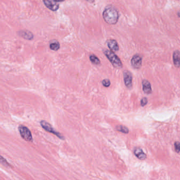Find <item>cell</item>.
Listing matches in <instances>:
<instances>
[{"instance_id": "1", "label": "cell", "mask_w": 180, "mask_h": 180, "mask_svg": "<svg viewBox=\"0 0 180 180\" xmlns=\"http://www.w3.org/2000/svg\"><path fill=\"white\" fill-rule=\"evenodd\" d=\"M103 18L109 24H116L119 19L118 10L112 6H109L104 9L103 12Z\"/></svg>"}, {"instance_id": "2", "label": "cell", "mask_w": 180, "mask_h": 180, "mask_svg": "<svg viewBox=\"0 0 180 180\" xmlns=\"http://www.w3.org/2000/svg\"><path fill=\"white\" fill-rule=\"evenodd\" d=\"M104 53L114 68L116 69H121L123 67V64L121 60L114 52H113L110 50H104Z\"/></svg>"}, {"instance_id": "3", "label": "cell", "mask_w": 180, "mask_h": 180, "mask_svg": "<svg viewBox=\"0 0 180 180\" xmlns=\"http://www.w3.org/2000/svg\"><path fill=\"white\" fill-rule=\"evenodd\" d=\"M18 130L22 139L28 142H32L33 137L31 132L29 128L23 125H20L18 127Z\"/></svg>"}, {"instance_id": "4", "label": "cell", "mask_w": 180, "mask_h": 180, "mask_svg": "<svg viewBox=\"0 0 180 180\" xmlns=\"http://www.w3.org/2000/svg\"><path fill=\"white\" fill-rule=\"evenodd\" d=\"M40 124H41L42 127H43V129L45 130L46 131L48 132L49 133H52L54 135H56L57 137H59V139H61L62 140H64V137L61 134V133H60L59 132L56 131L52 126V125L47 122L44 121V120H42L40 121Z\"/></svg>"}, {"instance_id": "5", "label": "cell", "mask_w": 180, "mask_h": 180, "mask_svg": "<svg viewBox=\"0 0 180 180\" xmlns=\"http://www.w3.org/2000/svg\"><path fill=\"white\" fill-rule=\"evenodd\" d=\"M124 81L125 86L128 88H132V75L130 71L125 70L123 72Z\"/></svg>"}, {"instance_id": "6", "label": "cell", "mask_w": 180, "mask_h": 180, "mask_svg": "<svg viewBox=\"0 0 180 180\" xmlns=\"http://www.w3.org/2000/svg\"><path fill=\"white\" fill-rule=\"evenodd\" d=\"M43 2L46 7L52 11H57L59 9V4L55 0H43Z\"/></svg>"}, {"instance_id": "7", "label": "cell", "mask_w": 180, "mask_h": 180, "mask_svg": "<svg viewBox=\"0 0 180 180\" xmlns=\"http://www.w3.org/2000/svg\"><path fill=\"white\" fill-rule=\"evenodd\" d=\"M142 58L140 55L138 54L134 55L132 58L131 63L132 66L136 69H139L142 66Z\"/></svg>"}, {"instance_id": "8", "label": "cell", "mask_w": 180, "mask_h": 180, "mask_svg": "<svg viewBox=\"0 0 180 180\" xmlns=\"http://www.w3.org/2000/svg\"><path fill=\"white\" fill-rule=\"evenodd\" d=\"M133 153L135 157L140 160H145L147 159V155L143 152L142 149L139 147H135L133 150Z\"/></svg>"}, {"instance_id": "9", "label": "cell", "mask_w": 180, "mask_h": 180, "mask_svg": "<svg viewBox=\"0 0 180 180\" xmlns=\"http://www.w3.org/2000/svg\"><path fill=\"white\" fill-rule=\"evenodd\" d=\"M18 35L26 40H32L33 39L34 35L31 32L28 30H20L18 32Z\"/></svg>"}, {"instance_id": "10", "label": "cell", "mask_w": 180, "mask_h": 180, "mask_svg": "<svg viewBox=\"0 0 180 180\" xmlns=\"http://www.w3.org/2000/svg\"><path fill=\"white\" fill-rule=\"evenodd\" d=\"M107 45L110 49V51L113 52H117L119 50V47L118 45V42L115 40H109L107 41Z\"/></svg>"}, {"instance_id": "11", "label": "cell", "mask_w": 180, "mask_h": 180, "mask_svg": "<svg viewBox=\"0 0 180 180\" xmlns=\"http://www.w3.org/2000/svg\"><path fill=\"white\" fill-rule=\"evenodd\" d=\"M143 92L147 94H151L152 93V88L150 83L147 80H144L142 81Z\"/></svg>"}, {"instance_id": "12", "label": "cell", "mask_w": 180, "mask_h": 180, "mask_svg": "<svg viewBox=\"0 0 180 180\" xmlns=\"http://www.w3.org/2000/svg\"><path fill=\"white\" fill-rule=\"evenodd\" d=\"M173 60L175 67H180V52L178 50L174 51L173 54Z\"/></svg>"}, {"instance_id": "13", "label": "cell", "mask_w": 180, "mask_h": 180, "mask_svg": "<svg viewBox=\"0 0 180 180\" xmlns=\"http://www.w3.org/2000/svg\"><path fill=\"white\" fill-rule=\"evenodd\" d=\"M50 48L53 51H57L60 48V44L59 43V42H57V41H54L50 43Z\"/></svg>"}, {"instance_id": "14", "label": "cell", "mask_w": 180, "mask_h": 180, "mask_svg": "<svg viewBox=\"0 0 180 180\" xmlns=\"http://www.w3.org/2000/svg\"><path fill=\"white\" fill-rule=\"evenodd\" d=\"M116 129L118 131L120 132L121 133H124V134H128L129 133V129L123 125H118L116 126Z\"/></svg>"}, {"instance_id": "15", "label": "cell", "mask_w": 180, "mask_h": 180, "mask_svg": "<svg viewBox=\"0 0 180 180\" xmlns=\"http://www.w3.org/2000/svg\"><path fill=\"white\" fill-rule=\"evenodd\" d=\"M90 60L91 62L94 64L98 65H100L101 63L100 59H99L96 55L94 54H91L90 55Z\"/></svg>"}, {"instance_id": "16", "label": "cell", "mask_w": 180, "mask_h": 180, "mask_svg": "<svg viewBox=\"0 0 180 180\" xmlns=\"http://www.w3.org/2000/svg\"><path fill=\"white\" fill-rule=\"evenodd\" d=\"M0 164L4 165V166H5L6 168L12 167V166L8 162L6 159L2 157V155H0Z\"/></svg>"}, {"instance_id": "17", "label": "cell", "mask_w": 180, "mask_h": 180, "mask_svg": "<svg viewBox=\"0 0 180 180\" xmlns=\"http://www.w3.org/2000/svg\"><path fill=\"white\" fill-rule=\"evenodd\" d=\"M102 84L104 87L108 88V87H109L110 86L111 82L109 79H104V80L102 81Z\"/></svg>"}, {"instance_id": "18", "label": "cell", "mask_w": 180, "mask_h": 180, "mask_svg": "<svg viewBox=\"0 0 180 180\" xmlns=\"http://www.w3.org/2000/svg\"><path fill=\"white\" fill-rule=\"evenodd\" d=\"M174 147L175 150L177 153H179L180 152V143L178 141L175 142L174 143Z\"/></svg>"}, {"instance_id": "19", "label": "cell", "mask_w": 180, "mask_h": 180, "mask_svg": "<svg viewBox=\"0 0 180 180\" xmlns=\"http://www.w3.org/2000/svg\"><path fill=\"white\" fill-rule=\"evenodd\" d=\"M148 102V100L147 99V98H143L141 100V106H144L147 105Z\"/></svg>"}, {"instance_id": "20", "label": "cell", "mask_w": 180, "mask_h": 180, "mask_svg": "<svg viewBox=\"0 0 180 180\" xmlns=\"http://www.w3.org/2000/svg\"><path fill=\"white\" fill-rule=\"evenodd\" d=\"M87 2H88V3H94L95 2V0H86Z\"/></svg>"}, {"instance_id": "21", "label": "cell", "mask_w": 180, "mask_h": 180, "mask_svg": "<svg viewBox=\"0 0 180 180\" xmlns=\"http://www.w3.org/2000/svg\"><path fill=\"white\" fill-rule=\"evenodd\" d=\"M55 1L57 2H61L64 1L65 0H55Z\"/></svg>"}, {"instance_id": "22", "label": "cell", "mask_w": 180, "mask_h": 180, "mask_svg": "<svg viewBox=\"0 0 180 180\" xmlns=\"http://www.w3.org/2000/svg\"><path fill=\"white\" fill-rule=\"evenodd\" d=\"M178 17H180V12H178Z\"/></svg>"}]
</instances>
